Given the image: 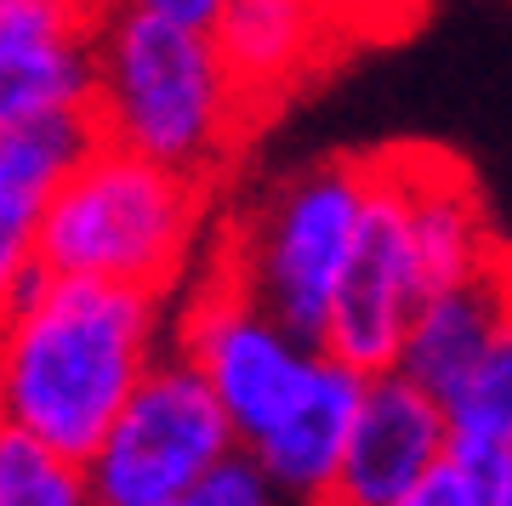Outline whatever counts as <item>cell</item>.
Masks as SVG:
<instances>
[{"label": "cell", "mask_w": 512, "mask_h": 506, "mask_svg": "<svg viewBox=\"0 0 512 506\" xmlns=\"http://www.w3.org/2000/svg\"><path fill=\"white\" fill-rule=\"evenodd\" d=\"M92 143V109L40 114L0 131V319L40 279V217Z\"/></svg>", "instance_id": "obj_10"}, {"label": "cell", "mask_w": 512, "mask_h": 506, "mask_svg": "<svg viewBox=\"0 0 512 506\" xmlns=\"http://www.w3.org/2000/svg\"><path fill=\"white\" fill-rule=\"evenodd\" d=\"M365 387H370L365 370L325 353L308 393L296 398L256 444H245L256 455V467L274 478L285 506H330L342 461H348L353 421H359V404H365Z\"/></svg>", "instance_id": "obj_11"}, {"label": "cell", "mask_w": 512, "mask_h": 506, "mask_svg": "<svg viewBox=\"0 0 512 506\" xmlns=\"http://www.w3.org/2000/svg\"><path fill=\"white\" fill-rule=\"evenodd\" d=\"M120 6H143V12H165V18H183V23H217L228 0H120Z\"/></svg>", "instance_id": "obj_19"}, {"label": "cell", "mask_w": 512, "mask_h": 506, "mask_svg": "<svg viewBox=\"0 0 512 506\" xmlns=\"http://www.w3.org/2000/svg\"><path fill=\"white\" fill-rule=\"evenodd\" d=\"M0 506H97L92 467L0 416Z\"/></svg>", "instance_id": "obj_16"}, {"label": "cell", "mask_w": 512, "mask_h": 506, "mask_svg": "<svg viewBox=\"0 0 512 506\" xmlns=\"http://www.w3.org/2000/svg\"><path fill=\"white\" fill-rule=\"evenodd\" d=\"M427 279H421L416 245H410V205H404V177L393 148L370 154V199H365V222L353 239L348 273L336 285L325 319V347L330 359H348L353 370H399L404 336L416 319Z\"/></svg>", "instance_id": "obj_7"}, {"label": "cell", "mask_w": 512, "mask_h": 506, "mask_svg": "<svg viewBox=\"0 0 512 506\" xmlns=\"http://www.w3.org/2000/svg\"><path fill=\"white\" fill-rule=\"evenodd\" d=\"M507 308H512V251L501 245V256L484 262L478 273L450 279V285L421 296L416 319H410V336H404L399 370L410 381H421L433 398L450 404V393L484 359V347L501 330Z\"/></svg>", "instance_id": "obj_12"}, {"label": "cell", "mask_w": 512, "mask_h": 506, "mask_svg": "<svg viewBox=\"0 0 512 506\" xmlns=\"http://www.w3.org/2000/svg\"><path fill=\"white\" fill-rule=\"evenodd\" d=\"M234 450H245L211 381L171 347L126 398L86 467L97 506H165L188 495L205 472H217Z\"/></svg>", "instance_id": "obj_6"}, {"label": "cell", "mask_w": 512, "mask_h": 506, "mask_svg": "<svg viewBox=\"0 0 512 506\" xmlns=\"http://www.w3.org/2000/svg\"><path fill=\"white\" fill-rule=\"evenodd\" d=\"M495 472H501V461H490V455L450 450L399 506H495Z\"/></svg>", "instance_id": "obj_17"}, {"label": "cell", "mask_w": 512, "mask_h": 506, "mask_svg": "<svg viewBox=\"0 0 512 506\" xmlns=\"http://www.w3.org/2000/svg\"><path fill=\"white\" fill-rule=\"evenodd\" d=\"M370 199V154L302 165L251 199L211 239V262L228 268L268 313L302 336H325L336 285L348 273L353 239Z\"/></svg>", "instance_id": "obj_4"}, {"label": "cell", "mask_w": 512, "mask_h": 506, "mask_svg": "<svg viewBox=\"0 0 512 506\" xmlns=\"http://www.w3.org/2000/svg\"><path fill=\"white\" fill-rule=\"evenodd\" d=\"M239 91L251 97L256 114H268L285 91L313 69V57L325 52L330 23L325 0H228L211 23Z\"/></svg>", "instance_id": "obj_14"}, {"label": "cell", "mask_w": 512, "mask_h": 506, "mask_svg": "<svg viewBox=\"0 0 512 506\" xmlns=\"http://www.w3.org/2000/svg\"><path fill=\"white\" fill-rule=\"evenodd\" d=\"M444 410H450V450L490 455V461L512 450V308Z\"/></svg>", "instance_id": "obj_15"}, {"label": "cell", "mask_w": 512, "mask_h": 506, "mask_svg": "<svg viewBox=\"0 0 512 506\" xmlns=\"http://www.w3.org/2000/svg\"><path fill=\"white\" fill-rule=\"evenodd\" d=\"M211 239V182L97 137L40 217V268L177 302Z\"/></svg>", "instance_id": "obj_3"}, {"label": "cell", "mask_w": 512, "mask_h": 506, "mask_svg": "<svg viewBox=\"0 0 512 506\" xmlns=\"http://www.w3.org/2000/svg\"><path fill=\"white\" fill-rule=\"evenodd\" d=\"M393 160L404 177L410 245H416L427 290L467 279L501 256V239L490 234V217H484V199H478V182L467 177V165H456L439 148H393Z\"/></svg>", "instance_id": "obj_13"}, {"label": "cell", "mask_w": 512, "mask_h": 506, "mask_svg": "<svg viewBox=\"0 0 512 506\" xmlns=\"http://www.w3.org/2000/svg\"><path fill=\"white\" fill-rule=\"evenodd\" d=\"M450 455V410L404 370H376L330 506H399Z\"/></svg>", "instance_id": "obj_9"}, {"label": "cell", "mask_w": 512, "mask_h": 506, "mask_svg": "<svg viewBox=\"0 0 512 506\" xmlns=\"http://www.w3.org/2000/svg\"><path fill=\"white\" fill-rule=\"evenodd\" d=\"M165 506H285V501H279L274 478L256 467V455L234 450L217 472H205L188 495H177V501H165Z\"/></svg>", "instance_id": "obj_18"}, {"label": "cell", "mask_w": 512, "mask_h": 506, "mask_svg": "<svg viewBox=\"0 0 512 506\" xmlns=\"http://www.w3.org/2000/svg\"><path fill=\"white\" fill-rule=\"evenodd\" d=\"M103 0H0V131L92 109Z\"/></svg>", "instance_id": "obj_8"}, {"label": "cell", "mask_w": 512, "mask_h": 506, "mask_svg": "<svg viewBox=\"0 0 512 506\" xmlns=\"http://www.w3.org/2000/svg\"><path fill=\"white\" fill-rule=\"evenodd\" d=\"M165 353V296L40 268L0 319V416L86 461Z\"/></svg>", "instance_id": "obj_1"}, {"label": "cell", "mask_w": 512, "mask_h": 506, "mask_svg": "<svg viewBox=\"0 0 512 506\" xmlns=\"http://www.w3.org/2000/svg\"><path fill=\"white\" fill-rule=\"evenodd\" d=\"M495 506H512V450L501 455V472H495Z\"/></svg>", "instance_id": "obj_20"}, {"label": "cell", "mask_w": 512, "mask_h": 506, "mask_svg": "<svg viewBox=\"0 0 512 506\" xmlns=\"http://www.w3.org/2000/svg\"><path fill=\"white\" fill-rule=\"evenodd\" d=\"M171 347L183 353L217 404L228 410L239 444H256L296 398L308 393L325 347L268 313L228 268L205 256L183 302H171Z\"/></svg>", "instance_id": "obj_5"}, {"label": "cell", "mask_w": 512, "mask_h": 506, "mask_svg": "<svg viewBox=\"0 0 512 506\" xmlns=\"http://www.w3.org/2000/svg\"><path fill=\"white\" fill-rule=\"evenodd\" d=\"M92 120L109 143L217 182L262 114L239 91L211 23L103 0Z\"/></svg>", "instance_id": "obj_2"}]
</instances>
